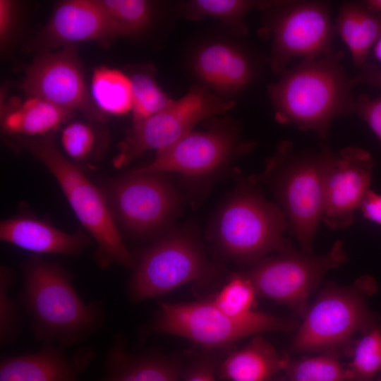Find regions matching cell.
Instances as JSON below:
<instances>
[{"mask_svg":"<svg viewBox=\"0 0 381 381\" xmlns=\"http://www.w3.org/2000/svg\"><path fill=\"white\" fill-rule=\"evenodd\" d=\"M121 35L99 0H69L56 6L33 44L42 52L85 41L107 44Z\"/></svg>","mask_w":381,"mask_h":381,"instance_id":"2e32d148","label":"cell"},{"mask_svg":"<svg viewBox=\"0 0 381 381\" xmlns=\"http://www.w3.org/2000/svg\"><path fill=\"white\" fill-rule=\"evenodd\" d=\"M91 96L104 114L121 116L132 111L131 82L119 70L105 66L96 68L92 78Z\"/></svg>","mask_w":381,"mask_h":381,"instance_id":"d4e9b609","label":"cell"},{"mask_svg":"<svg viewBox=\"0 0 381 381\" xmlns=\"http://www.w3.org/2000/svg\"><path fill=\"white\" fill-rule=\"evenodd\" d=\"M35 353L4 357L0 363V381H79L78 375L93 359L92 350L84 349L72 359L63 347L43 343Z\"/></svg>","mask_w":381,"mask_h":381,"instance_id":"ac0fdd59","label":"cell"},{"mask_svg":"<svg viewBox=\"0 0 381 381\" xmlns=\"http://www.w3.org/2000/svg\"><path fill=\"white\" fill-rule=\"evenodd\" d=\"M14 3L8 0H0V42L4 47L8 42L14 24Z\"/></svg>","mask_w":381,"mask_h":381,"instance_id":"e575fe53","label":"cell"},{"mask_svg":"<svg viewBox=\"0 0 381 381\" xmlns=\"http://www.w3.org/2000/svg\"><path fill=\"white\" fill-rule=\"evenodd\" d=\"M374 288L368 276L354 285L330 284L318 295L303 317L293 339L294 353H322L338 351L357 333H363L377 322L368 308L366 291Z\"/></svg>","mask_w":381,"mask_h":381,"instance_id":"ba28073f","label":"cell"},{"mask_svg":"<svg viewBox=\"0 0 381 381\" xmlns=\"http://www.w3.org/2000/svg\"><path fill=\"white\" fill-rule=\"evenodd\" d=\"M363 215L381 225V195L369 190L360 207Z\"/></svg>","mask_w":381,"mask_h":381,"instance_id":"d590c367","label":"cell"},{"mask_svg":"<svg viewBox=\"0 0 381 381\" xmlns=\"http://www.w3.org/2000/svg\"><path fill=\"white\" fill-rule=\"evenodd\" d=\"M348 368L352 381H374L381 373V324L376 322L355 343Z\"/></svg>","mask_w":381,"mask_h":381,"instance_id":"83f0119b","label":"cell"},{"mask_svg":"<svg viewBox=\"0 0 381 381\" xmlns=\"http://www.w3.org/2000/svg\"><path fill=\"white\" fill-rule=\"evenodd\" d=\"M255 288L243 272H231L218 291L209 296L220 310L232 315H241L253 310Z\"/></svg>","mask_w":381,"mask_h":381,"instance_id":"f1b7e54d","label":"cell"},{"mask_svg":"<svg viewBox=\"0 0 381 381\" xmlns=\"http://www.w3.org/2000/svg\"><path fill=\"white\" fill-rule=\"evenodd\" d=\"M279 1L193 0L183 5V16L191 20L212 18L238 35H246V15L253 9L271 8Z\"/></svg>","mask_w":381,"mask_h":381,"instance_id":"cb8c5ba5","label":"cell"},{"mask_svg":"<svg viewBox=\"0 0 381 381\" xmlns=\"http://www.w3.org/2000/svg\"><path fill=\"white\" fill-rule=\"evenodd\" d=\"M361 4L371 12L381 13V0H367Z\"/></svg>","mask_w":381,"mask_h":381,"instance_id":"74e56055","label":"cell"},{"mask_svg":"<svg viewBox=\"0 0 381 381\" xmlns=\"http://www.w3.org/2000/svg\"><path fill=\"white\" fill-rule=\"evenodd\" d=\"M272 381H291V380H274L273 379Z\"/></svg>","mask_w":381,"mask_h":381,"instance_id":"60d3db41","label":"cell"},{"mask_svg":"<svg viewBox=\"0 0 381 381\" xmlns=\"http://www.w3.org/2000/svg\"><path fill=\"white\" fill-rule=\"evenodd\" d=\"M341 58V54L334 51L304 59L284 71L281 78L268 87L276 121L326 139L332 120L354 111L353 84L344 71Z\"/></svg>","mask_w":381,"mask_h":381,"instance_id":"3957f363","label":"cell"},{"mask_svg":"<svg viewBox=\"0 0 381 381\" xmlns=\"http://www.w3.org/2000/svg\"><path fill=\"white\" fill-rule=\"evenodd\" d=\"M288 358L262 337L255 335L247 345L231 350L223 358L217 375L228 381H272L284 370Z\"/></svg>","mask_w":381,"mask_h":381,"instance_id":"44dd1931","label":"cell"},{"mask_svg":"<svg viewBox=\"0 0 381 381\" xmlns=\"http://www.w3.org/2000/svg\"><path fill=\"white\" fill-rule=\"evenodd\" d=\"M373 52L375 58L381 63V36L373 46Z\"/></svg>","mask_w":381,"mask_h":381,"instance_id":"f35d334b","label":"cell"},{"mask_svg":"<svg viewBox=\"0 0 381 381\" xmlns=\"http://www.w3.org/2000/svg\"><path fill=\"white\" fill-rule=\"evenodd\" d=\"M271 23L270 66L282 73L296 57L315 59L334 50L335 32L329 7L321 1H281Z\"/></svg>","mask_w":381,"mask_h":381,"instance_id":"4fadbf2b","label":"cell"},{"mask_svg":"<svg viewBox=\"0 0 381 381\" xmlns=\"http://www.w3.org/2000/svg\"><path fill=\"white\" fill-rule=\"evenodd\" d=\"M231 350L201 348L195 351L181 372V381H216L218 366Z\"/></svg>","mask_w":381,"mask_h":381,"instance_id":"d6a6232c","label":"cell"},{"mask_svg":"<svg viewBox=\"0 0 381 381\" xmlns=\"http://www.w3.org/2000/svg\"><path fill=\"white\" fill-rule=\"evenodd\" d=\"M19 302L31 317L35 337L63 348L83 341L104 325L103 303H86L75 291L71 275L59 264L34 255L23 266Z\"/></svg>","mask_w":381,"mask_h":381,"instance_id":"7a4b0ae2","label":"cell"},{"mask_svg":"<svg viewBox=\"0 0 381 381\" xmlns=\"http://www.w3.org/2000/svg\"><path fill=\"white\" fill-rule=\"evenodd\" d=\"M346 259L343 243L337 241L325 254L313 256L292 248L261 259L243 273L258 295L289 306L303 318L309 308L308 298L324 275Z\"/></svg>","mask_w":381,"mask_h":381,"instance_id":"30bf717a","label":"cell"},{"mask_svg":"<svg viewBox=\"0 0 381 381\" xmlns=\"http://www.w3.org/2000/svg\"><path fill=\"white\" fill-rule=\"evenodd\" d=\"M236 185L214 212L207 238L223 260L248 267L269 253L293 247L284 236L288 230L280 207L266 199L252 176L236 170Z\"/></svg>","mask_w":381,"mask_h":381,"instance_id":"6da1fadb","label":"cell"},{"mask_svg":"<svg viewBox=\"0 0 381 381\" xmlns=\"http://www.w3.org/2000/svg\"><path fill=\"white\" fill-rule=\"evenodd\" d=\"M351 80L353 85L365 83L381 90V67L373 64H365Z\"/></svg>","mask_w":381,"mask_h":381,"instance_id":"8d00e7d4","label":"cell"},{"mask_svg":"<svg viewBox=\"0 0 381 381\" xmlns=\"http://www.w3.org/2000/svg\"><path fill=\"white\" fill-rule=\"evenodd\" d=\"M225 270L207 255L194 224L173 226L135 260L128 284L134 302L157 298L187 284L200 288L219 283Z\"/></svg>","mask_w":381,"mask_h":381,"instance_id":"5b68a950","label":"cell"},{"mask_svg":"<svg viewBox=\"0 0 381 381\" xmlns=\"http://www.w3.org/2000/svg\"><path fill=\"white\" fill-rule=\"evenodd\" d=\"M109 195L114 218L138 236L173 227L183 203L167 173L136 169L112 183Z\"/></svg>","mask_w":381,"mask_h":381,"instance_id":"7c38bea8","label":"cell"},{"mask_svg":"<svg viewBox=\"0 0 381 381\" xmlns=\"http://www.w3.org/2000/svg\"><path fill=\"white\" fill-rule=\"evenodd\" d=\"M338 351L288 361L284 368L291 381H352L353 375L340 363Z\"/></svg>","mask_w":381,"mask_h":381,"instance_id":"484cf974","label":"cell"},{"mask_svg":"<svg viewBox=\"0 0 381 381\" xmlns=\"http://www.w3.org/2000/svg\"><path fill=\"white\" fill-rule=\"evenodd\" d=\"M20 87L28 97L80 111L91 121L105 120L87 88L76 45L42 52L26 69Z\"/></svg>","mask_w":381,"mask_h":381,"instance_id":"5bb4252c","label":"cell"},{"mask_svg":"<svg viewBox=\"0 0 381 381\" xmlns=\"http://www.w3.org/2000/svg\"><path fill=\"white\" fill-rule=\"evenodd\" d=\"M150 71L141 68L129 75L133 90V124L162 111L174 101L159 86Z\"/></svg>","mask_w":381,"mask_h":381,"instance_id":"4316f807","label":"cell"},{"mask_svg":"<svg viewBox=\"0 0 381 381\" xmlns=\"http://www.w3.org/2000/svg\"><path fill=\"white\" fill-rule=\"evenodd\" d=\"M334 155L327 147L318 152L297 151L291 142L283 140L266 160L262 171L252 175L273 194L288 230L306 254H312L322 213L325 176Z\"/></svg>","mask_w":381,"mask_h":381,"instance_id":"277c9868","label":"cell"},{"mask_svg":"<svg viewBox=\"0 0 381 381\" xmlns=\"http://www.w3.org/2000/svg\"><path fill=\"white\" fill-rule=\"evenodd\" d=\"M16 144L55 177L77 218L97 244L95 258L99 267L106 269L118 263L133 268L135 259L121 238L108 201L82 169L59 150L53 136H18Z\"/></svg>","mask_w":381,"mask_h":381,"instance_id":"8992f818","label":"cell"},{"mask_svg":"<svg viewBox=\"0 0 381 381\" xmlns=\"http://www.w3.org/2000/svg\"><path fill=\"white\" fill-rule=\"evenodd\" d=\"M192 67L207 87L224 94L241 91L255 75L250 56L238 45L222 40L211 41L198 47L193 56Z\"/></svg>","mask_w":381,"mask_h":381,"instance_id":"e0dca14e","label":"cell"},{"mask_svg":"<svg viewBox=\"0 0 381 381\" xmlns=\"http://www.w3.org/2000/svg\"><path fill=\"white\" fill-rule=\"evenodd\" d=\"M374 162L370 152L357 146L344 148L327 169L321 221L332 229L354 222L371 183Z\"/></svg>","mask_w":381,"mask_h":381,"instance_id":"9a60e30c","label":"cell"},{"mask_svg":"<svg viewBox=\"0 0 381 381\" xmlns=\"http://www.w3.org/2000/svg\"><path fill=\"white\" fill-rule=\"evenodd\" d=\"M73 111L48 101L29 97L13 102L1 113V128L10 135L35 138L49 135L69 120Z\"/></svg>","mask_w":381,"mask_h":381,"instance_id":"7402d4cb","label":"cell"},{"mask_svg":"<svg viewBox=\"0 0 381 381\" xmlns=\"http://www.w3.org/2000/svg\"><path fill=\"white\" fill-rule=\"evenodd\" d=\"M334 28L350 50L354 64L362 67L381 36V13L368 11L361 3H345L339 9Z\"/></svg>","mask_w":381,"mask_h":381,"instance_id":"603a6c76","label":"cell"},{"mask_svg":"<svg viewBox=\"0 0 381 381\" xmlns=\"http://www.w3.org/2000/svg\"><path fill=\"white\" fill-rule=\"evenodd\" d=\"M291 317H279L253 310L232 315L217 308L209 297L188 303L160 302L143 336L167 334L192 341L201 348L232 347L237 341L270 332H289L298 327Z\"/></svg>","mask_w":381,"mask_h":381,"instance_id":"52a82bcc","label":"cell"},{"mask_svg":"<svg viewBox=\"0 0 381 381\" xmlns=\"http://www.w3.org/2000/svg\"><path fill=\"white\" fill-rule=\"evenodd\" d=\"M15 280L12 270L2 265L0 269V343H11L18 335L20 318L16 301L9 296V289Z\"/></svg>","mask_w":381,"mask_h":381,"instance_id":"4dcf8cb0","label":"cell"},{"mask_svg":"<svg viewBox=\"0 0 381 381\" xmlns=\"http://www.w3.org/2000/svg\"><path fill=\"white\" fill-rule=\"evenodd\" d=\"M122 334L115 336L105 360L102 381H181L182 364L157 352L133 355L126 349Z\"/></svg>","mask_w":381,"mask_h":381,"instance_id":"ffe728a7","label":"cell"},{"mask_svg":"<svg viewBox=\"0 0 381 381\" xmlns=\"http://www.w3.org/2000/svg\"><path fill=\"white\" fill-rule=\"evenodd\" d=\"M109 16L119 27L123 35L138 33L151 20L152 8L144 0H99Z\"/></svg>","mask_w":381,"mask_h":381,"instance_id":"f546056e","label":"cell"},{"mask_svg":"<svg viewBox=\"0 0 381 381\" xmlns=\"http://www.w3.org/2000/svg\"><path fill=\"white\" fill-rule=\"evenodd\" d=\"M1 241L37 254L74 255L90 243L81 231L68 234L37 218L19 215L0 224Z\"/></svg>","mask_w":381,"mask_h":381,"instance_id":"d6986e66","label":"cell"},{"mask_svg":"<svg viewBox=\"0 0 381 381\" xmlns=\"http://www.w3.org/2000/svg\"><path fill=\"white\" fill-rule=\"evenodd\" d=\"M97 136L90 125L74 121L68 123L61 133V141L66 153L74 161L86 162L93 155Z\"/></svg>","mask_w":381,"mask_h":381,"instance_id":"1f68e13d","label":"cell"},{"mask_svg":"<svg viewBox=\"0 0 381 381\" xmlns=\"http://www.w3.org/2000/svg\"><path fill=\"white\" fill-rule=\"evenodd\" d=\"M207 128L191 131L173 145L157 150L140 171L177 173L188 186L206 187L229 172L233 162L255 143L241 139L234 122L213 118Z\"/></svg>","mask_w":381,"mask_h":381,"instance_id":"9c48e42d","label":"cell"},{"mask_svg":"<svg viewBox=\"0 0 381 381\" xmlns=\"http://www.w3.org/2000/svg\"><path fill=\"white\" fill-rule=\"evenodd\" d=\"M234 104V101L223 99L207 87L192 86L181 98L133 124L118 145V154L113 159L114 167H124L148 150L157 151L173 145L193 131L202 120L222 114Z\"/></svg>","mask_w":381,"mask_h":381,"instance_id":"8fae6325","label":"cell"},{"mask_svg":"<svg viewBox=\"0 0 381 381\" xmlns=\"http://www.w3.org/2000/svg\"><path fill=\"white\" fill-rule=\"evenodd\" d=\"M354 111L368 123L381 143V95L374 99L360 95L355 101Z\"/></svg>","mask_w":381,"mask_h":381,"instance_id":"836d02e7","label":"cell"},{"mask_svg":"<svg viewBox=\"0 0 381 381\" xmlns=\"http://www.w3.org/2000/svg\"><path fill=\"white\" fill-rule=\"evenodd\" d=\"M374 381H381V373L375 379Z\"/></svg>","mask_w":381,"mask_h":381,"instance_id":"ab89813d","label":"cell"}]
</instances>
